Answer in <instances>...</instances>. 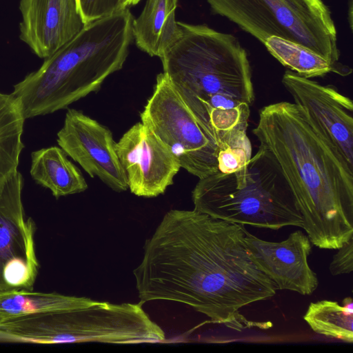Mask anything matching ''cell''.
Segmentation results:
<instances>
[{
	"label": "cell",
	"mask_w": 353,
	"mask_h": 353,
	"mask_svg": "<svg viewBox=\"0 0 353 353\" xmlns=\"http://www.w3.org/2000/svg\"><path fill=\"white\" fill-rule=\"evenodd\" d=\"M244 228L194 209L167 212L133 270L140 302L183 303L210 322L239 332L271 327L239 312L277 290L252 258Z\"/></svg>",
	"instance_id": "1"
},
{
	"label": "cell",
	"mask_w": 353,
	"mask_h": 353,
	"mask_svg": "<svg viewBox=\"0 0 353 353\" xmlns=\"http://www.w3.org/2000/svg\"><path fill=\"white\" fill-rule=\"evenodd\" d=\"M252 132L279 165L310 242L338 250L353 238V167L303 111L294 102L265 105Z\"/></svg>",
	"instance_id": "2"
},
{
	"label": "cell",
	"mask_w": 353,
	"mask_h": 353,
	"mask_svg": "<svg viewBox=\"0 0 353 353\" xmlns=\"http://www.w3.org/2000/svg\"><path fill=\"white\" fill-rule=\"evenodd\" d=\"M129 8L85 24L70 41L44 59L11 93L25 119L53 113L97 92L121 70L133 39Z\"/></svg>",
	"instance_id": "3"
},
{
	"label": "cell",
	"mask_w": 353,
	"mask_h": 353,
	"mask_svg": "<svg viewBox=\"0 0 353 353\" xmlns=\"http://www.w3.org/2000/svg\"><path fill=\"white\" fill-rule=\"evenodd\" d=\"M182 34L160 57L163 73L209 128L254 99L246 50L232 34L179 21Z\"/></svg>",
	"instance_id": "4"
},
{
	"label": "cell",
	"mask_w": 353,
	"mask_h": 353,
	"mask_svg": "<svg viewBox=\"0 0 353 353\" xmlns=\"http://www.w3.org/2000/svg\"><path fill=\"white\" fill-rule=\"evenodd\" d=\"M192 199L194 210L228 222L274 230L303 226L288 183L262 146L241 168L199 179Z\"/></svg>",
	"instance_id": "5"
},
{
	"label": "cell",
	"mask_w": 353,
	"mask_h": 353,
	"mask_svg": "<svg viewBox=\"0 0 353 353\" xmlns=\"http://www.w3.org/2000/svg\"><path fill=\"white\" fill-rule=\"evenodd\" d=\"M224 17L262 43L275 36L339 62L337 30L323 0H207Z\"/></svg>",
	"instance_id": "6"
},
{
	"label": "cell",
	"mask_w": 353,
	"mask_h": 353,
	"mask_svg": "<svg viewBox=\"0 0 353 353\" xmlns=\"http://www.w3.org/2000/svg\"><path fill=\"white\" fill-rule=\"evenodd\" d=\"M140 117L176 157L181 168L199 179L218 172L216 139L163 72L157 75L153 93Z\"/></svg>",
	"instance_id": "7"
},
{
	"label": "cell",
	"mask_w": 353,
	"mask_h": 353,
	"mask_svg": "<svg viewBox=\"0 0 353 353\" xmlns=\"http://www.w3.org/2000/svg\"><path fill=\"white\" fill-rule=\"evenodd\" d=\"M23 177L16 171L0 193V292L32 290L39 264L34 250V223L25 219Z\"/></svg>",
	"instance_id": "8"
},
{
	"label": "cell",
	"mask_w": 353,
	"mask_h": 353,
	"mask_svg": "<svg viewBox=\"0 0 353 353\" xmlns=\"http://www.w3.org/2000/svg\"><path fill=\"white\" fill-rule=\"evenodd\" d=\"M59 147L91 176L116 192L128 188L112 132L83 112L68 109L57 133Z\"/></svg>",
	"instance_id": "9"
},
{
	"label": "cell",
	"mask_w": 353,
	"mask_h": 353,
	"mask_svg": "<svg viewBox=\"0 0 353 353\" xmlns=\"http://www.w3.org/2000/svg\"><path fill=\"white\" fill-rule=\"evenodd\" d=\"M282 84L314 127L353 167V103L332 85L288 70Z\"/></svg>",
	"instance_id": "10"
},
{
	"label": "cell",
	"mask_w": 353,
	"mask_h": 353,
	"mask_svg": "<svg viewBox=\"0 0 353 353\" xmlns=\"http://www.w3.org/2000/svg\"><path fill=\"white\" fill-rule=\"evenodd\" d=\"M116 149L128 188L138 196L163 194L181 168L170 150L142 122L123 134Z\"/></svg>",
	"instance_id": "11"
},
{
	"label": "cell",
	"mask_w": 353,
	"mask_h": 353,
	"mask_svg": "<svg viewBox=\"0 0 353 353\" xmlns=\"http://www.w3.org/2000/svg\"><path fill=\"white\" fill-rule=\"evenodd\" d=\"M245 242L258 268L276 285L302 295L312 294L318 287L316 274L308 263L312 243L300 230L284 241L261 239L244 228Z\"/></svg>",
	"instance_id": "12"
},
{
	"label": "cell",
	"mask_w": 353,
	"mask_h": 353,
	"mask_svg": "<svg viewBox=\"0 0 353 353\" xmlns=\"http://www.w3.org/2000/svg\"><path fill=\"white\" fill-rule=\"evenodd\" d=\"M19 38L37 57L46 59L85 26L76 0H20Z\"/></svg>",
	"instance_id": "13"
},
{
	"label": "cell",
	"mask_w": 353,
	"mask_h": 353,
	"mask_svg": "<svg viewBox=\"0 0 353 353\" xmlns=\"http://www.w3.org/2000/svg\"><path fill=\"white\" fill-rule=\"evenodd\" d=\"M179 0H146L139 16L133 19L136 45L151 57H161L181 37L175 19Z\"/></svg>",
	"instance_id": "14"
},
{
	"label": "cell",
	"mask_w": 353,
	"mask_h": 353,
	"mask_svg": "<svg viewBox=\"0 0 353 353\" xmlns=\"http://www.w3.org/2000/svg\"><path fill=\"white\" fill-rule=\"evenodd\" d=\"M57 146L31 154L30 175L39 185L48 188L57 199L84 192L88 184L80 170Z\"/></svg>",
	"instance_id": "15"
},
{
	"label": "cell",
	"mask_w": 353,
	"mask_h": 353,
	"mask_svg": "<svg viewBox=\"0 0 353 353\" xmlns=\"http://www.w3.org/2000/svg\"><path fill=\"white\" fill-rule=\"evenodd\" d=\"M268 51L283 66L299 75L312 79L333 73L342 77L352 70L340 61L332 62L299 44L278 37H268L263 43Z\"/></svg>",
	"instance_id": "16"
},
{
	"label": "cell",
	"mask_w": 353,
	"mask_h": 353,
	"mask_svg": "<svg viewBox=\"0 0 353 353\" xmlns=\"http://www.w3.org/2000/svg\"><path fill=\"white\" fill-rule=\"evenodd\" d=\"M25 120L17 99L12 94L0 92V193L17 171L24 147L22 134Z\"/></svg>",
	"instance_id": "17"
},
{
	"label": "cell",
	"mask_w": 353,
	"mask_h": 353,
	"mask_svg": "<svg viewBox=\"0 0 353 353\" xmlns=\"http://www.w3.org/2000/svg\"><path fill=\"white\" fill-rule=\"evenodd\" d=\"M94 300L57 292H40L25 289L0 292V322L21 315L67 310L88 305Z\"/></svg>",
	"instance_id": "18"
},
{
	"label": "cell",
	"mask_w": 353,
	"mask_h": 353,
	"mask_svg": "<svg viewBox=\"0 0 353 353\" xmlns=\"http://www.w3.org/2000/svg\"><path fill=\"white\" fill-rule=\"evenodd\" d=\"M342 303L343 305L328 300L311 303L303 319L314 332L352 343L353 301L348 296Z\"/></svg>",
	"instance_id": "19"
},
{
	"label": "cell",
	"mask_w": 353,
	"mask_h": 353,
	"mask_svg": "<svg viewBox=\"0 0 353 353\" xmlns=\"http://www.w3.org/2000/svg\"><path fill=\"white\" fill-rule=\"evenodd\" d=\"M85 24L125 8L123 0H76Z\"/></svg>",
	"instance_id": "20"
},
{
	"label": "cell",
	"mask_w": 353,
	"mask_h": 353,
	"mask_svg": "<svg viewBox=\"0 0 353 353\" xmlns=\"http://www.w3.org/2000/svg\"><path fill=\"white\" fill-rule=\"evenodd\" d=\"M332 275L349 274L353 270V238L350 239L334 255L330 265Z\"/></svg>",
	"instance_id": "21"
},
{
	"label": "cell",
	"mask_w": 353,
	"mask_h": 353,
	"mask_svg": "<svg viewBox=\"0 0 353 353\" xmlns=\"http://www.w3.org/2000/svg\"><path fill=\"white\" fill-rule=\"evenodd\" d=\"M347 21L349 22L350 28L352 29V0H350L347 8Z\"/></svg>",
	"instance_id": "22"
},
{
	"label": "cell",
	"mask_w": 353,
	"mask_h": 353,
	"mask_svg": "<svg viewBox=\"0 0 353 353\" xmlns=\"http://www.w3.org/2000/svg\"><path fill=\"white\" fill-rule=\"evenodd\" d=\"M140 0H123L124 8H129L130 6L136 5Z\"/></svg>",
	"instance_id": "23"
}]
</instances>
